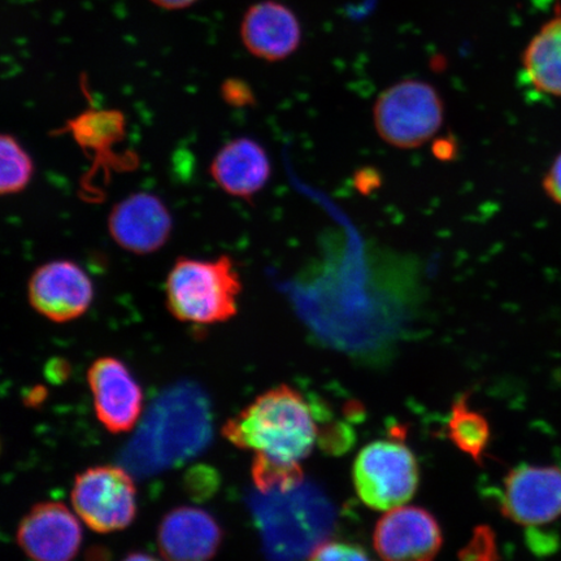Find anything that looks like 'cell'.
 <instances>
[{"label": "cell", "mask_w": 561, "mask_h": 561, "mask_svg": "<svg viewBox=\"0 0 561 561\" xmlns=\"http://www.w3.org/2000/svg\"><path fill=\"white\" fill-rule=\"evenodd\" d=\"M229 444L254 454L251 467L301 469L300 462L319 444L314 404L291 386L263 392L221 427Z\"/></svg>", "instance_id": "1"}, {"label": "cell", "mask_w": 561, "mask_h": 561, "mask_svg": "<svg viewBox=\"0 0 561 561\" xmlns=\"http://www.w3.org/2000/svg\"><path fill=\"white\" fill-rule=\"evenodd\" d=\"M240 272L229 255L213 261L179 257L165 280L168 311L193 325L221 324L238 313Z\"/></svg>", "instance_id": "2"}, {"label": "cell", "mask_w": 561, "mask_h": 561, "mask_svg": "<svg viewBox=\"0 0 561 561\" xmlns=\"http://www.w3.org/2000/svg\"><path fill=\"white\" fill-rule=\"evenodd\" d=\"M277 501L266 504V537L272 556L279 561H299L318 549L332 535L333 504L321 490L307 483L271 493Z\"/></svg>", "instance_id": "3"}, {"label": "cell", "mask_w": 561, "mask_h": 561, "mask_svg": "<svg viewBox=\"0 0 561 561\" xmlns=\"http://www.w3.org/2000/svg\"><path fill=\"white\" fill-rule=\"evenodd\" d=\"M375 126L386 144L412 150L440 130L445 103L430 82L404 80L383 90L374 108Z\"/></svg>", "instance_id": "4"}, {"label": "cell", "mask_w": 561, "mask_h": 561, "mask_svg": "<svg viewBox=\"0 0 561 561\" xmlns=\"http://www.w3.org/2000/svg\"><path fill=\"white\" fill-rule=\"evenodd\" d=\"M420 481L415 455L397 440H376L357 454L354 483L368 507L390 511L415 495Z\"/></svg>", "instance_id": "5"}, {"label": "cell", "mask_w": 561, "mask_h": 561, "mask_svg": "<svg viewBox=\"0 0 561 561\" xmlns=\"http://www.w3.org/2000/svg\"><path fill=\"white\" fill-rule=\"evenodd\" d=\"M70 501L80 520L101 535L128 528L138 511L135 480L117 466L90 467L77 474Z\"/></svg>", "instance_id": "6"}, {"label": "cell", "mask_w": 561, "mask_h": 561, "mask_svg": "<svg viewBox=\"0 0 561 561\" xmlns=\"http://www.w3.org/2000/svg\"><path fill=\"white\" fill-rule=\"evenodd\" d=\"M94 285L82 266L66 259L38 266L27 283L33 310L56 324L80 319L94 300Z\"/></svg>", "instance_id": "7"}, {"label": "cell", "mask_w": 561, "mask_h": 561, "mask_svg": "<svg viewBox=\"0 0 561 561\" xmlns=\"http://www.w3.org/2000/svg\"><path fill=\"white\" fill-rule=\"evenodd\" d=\"M502 514L510 520L537 528L561 516V468L518 466L504 477L497 493Z\"/></svg>", "instance_id": "8"}, {"label": "cell", "mask_w": 561, "mask_h": 561, "mask_svg": "<svg viewBox=\"0 0 561 561\" xmlns=\"http://www.w3.org/2000/svg\"><path fill=\"white\" fill-rule=\"evenodd\" d=\"M88 383L100 423L112 434L128 433L142 415L145 396L126 364L102 356L91 364Z\"/></svg>", "instance_id": "9"}, {"label": "cell", "mask_w": 561, "mask_h": 561, "mask_svg": "<svg viewBox=\"0 0 561 561\" xmlns=\"http://www.w3.org/2000/svg\"><path fill=\"white\" fill-rule=\"evenodd\" d=\"M16 541L33 561H73L82 545L80 517L59 502L35 504L21 518Z\"/></svg>", "instance_id": "10"}, {"label": "cell", "mask_w": 561, "mask_h": 561, "mask_svg": "<svg viewBox=\"0 0 561 561\" xmlns=\"http://www.w3.org/2000/svg\"><path fill=\"white\" fill-rule=\"evenodd\" d=\"M112 240L125 251L149 255L163 249L173 230L170 209L159 196L139 192L126 196L108 215Z\"/></svg>", "instance_id": "11"}, {"label": "cell", "mask_w": 561, "mask_h": 561, "mask_svg": "<svg viewBox=\"0 0 561 561\" xmlns=\"http://www.w3.org/2000/svg\"><path fill=\"white\" fill-rule=\"evenodd\" d=\"M374 543L383 561H433L444 537L431 512L420 507H398L377 523Z\"/></svg>", "instance_id": "12"}, {"label": "cell", "mask_w": 561, "mask_h": 561, "mask_svg": "<svg viewBox=\"0 0 561 561\" xmlns=\"http://www.w3.org/2000/svg\"><path fill=\"white\" fill-rule=\"evenodd\" d=\"M240 35L249 54L268 62L290 58L304 38L296 13L278 0L252 4L242 18Z\"/></svg>", "instance_id": "13"}, {"label": "cell", "mask_w": 561, "mask_h": 561, "mask_svg": "<svg viewBox=\"0 0 561 561\" xmlns=\"http://www.w3.org/2000/svg\"><path fill=\"white\" fill-rule=\"evenodd\" d=\"M222 541L220 524L205 510L174 508L159 524L158 547L167 561H210Z\"/></svg>", "instance_id": "14"}, {"label": "cell", "mask_w": 561, "mask_h": 561, "mask_svg": "<svg viewBox=\"0 0 561 561\" xmlns=\"http://www.w3.org/2000/svg\"><path fill=\"white\" fill-rule=\"evenodd\" d=\"M59 133L72 135L87 156L94 157L93 171L87 174L83 184L98 173L100 167L108 175L110 170L129 171L137 165L135 153L124 157L114 150L126 136V118L122 111L89 108L70 118Z\"/></svg>", "instance_id": "15"}, {"label": "cell", "mask_w": 561, "mask_h": 561, "mask_svg": "<svg viewBox=\"0 0 561 561\" xmlns=\"http://www.w3.org/2000/svg\"><path fill=\"white\" fill-rule=\"evenodd\" d=\"M216 185L234 198L251 199L268 184L272 164L264 147L249 137L231 139L209 165Z\"/></svg>", "instance_id": "16"}, {"label": "cell", "mask_w": 561, "mask_h": 561, "mask_svg": "<svg viewBox=\"0 0 561 561\" xmlns=\"http://www.w3.org/2000/svg\"><path fill=\"white\" fill-rule=\"evenodd\" d=\"M522 61L533 88L561 98V15L542 25L525 47Z\"/></svg>", "instance_id": "17"}, {"label": "cell", "mask_w": 561, "mask_h": 561, "mask_svg": "<svg viewBox=\"0 0 561 561\" xmlns=\"http://www.w3.org/2000/svg\"><path fill=\"white\" fill-rule=\"evenodd\" d=\"M447 436L462 453L481 462L490 440V426L485 416L471 409L467 396L456 399L447 421Z\"/></svg>", "instance_id": "18"}, {"label": "cell", "mask_w": 561, "mask_h": 561, "mask_svg": "<svg viewBox=\"0 0 561 561\" xmlns=\"http://www.w3.org/2000/svg\"><path fill=\"white\" fill-rule=\"evenodd\" d=\"M34 175L33 159L15 136L0 137V192L13 195L24 192Z\"/></svg>", "instance_id": "19"}, {"label": "cell", "mask_w": 561, "mask_h": 561, "mask_svg": "<svg viewBox=\"0 0 561 561\" xmlns=\"http://www.w3.org/2000/svg\"><path fill=\"white\" fill-rule=\"evenodd\" d=\"M497 547L494 531L489 526H479L473 531L465 549L459 552V561H497Z\"/></svg>", "instance_id": "20"}, {"label": "cell", "mask_w": 561, "mask_h": 561, "mask_svg": "<svg viewBox=\"0 0 561 561\" xmlns=\"http://www.w3.org/2000/svg\"><path fill=\"white\" fill-rule=\"evenodd\" d=\"M308 561H371L362 547L345 542H328L316 549Z\"/></svg>", "instance_id": "21"}, {"label": "cell", "mask_w": 561, "mask_h": 561, "mask_svg": "<svg viewBox=\"0 0 561 561\" xmlns=\"http://www.w3.org/2000/svg\"><path fill=\"white\" fill-rule=\"evenodd\" d=\"M220 91L224 102L231 107L244 108L256 103L249 83L242 80L229 79L222 83Z\"/></svg>", "instance_id": "22"}, {"label": "cell", "mask_w": 561, "mask_h": 561, "mask_svg": "<svg viewBox=\"0 0 561 561\" xmlns=\"http://www.w3.org/2000/svg\"><path fill=\"white\" fill-rule=\"evenodd\" d=\"M542 186L547 196L561 207V152L545 174Z\"/></svg>", "instance_id": "23"}, {"label": "cell", "mask_w": 561, "mask_h": 561, "mask_svg": "<svg viewBox=\"0 0 561 561\" xmlns=\"http://www.w3.org/2000/svg\"><path fill=\"white\" fill-rule=\"evenodd\" d=\"M153 5L159 7L161 10L180 11L188 9L199 0H150Z\"/></svg>", "instance_id": "24"}, {"label": "cell", "mask_w": 561, "mask_h": 561, "mask_svg": "<svg viewBox=\"0 0 561 561\" xmlns=\"http://www.w3.org/2000/svg\"><path fill=\"white\" fill-rule=\"evenodd\" d=\"M451 150H455L454 145L448 144V140H444V142H439L436 147V156L438 158H445L448 159L454 156V152Z\"/></svg>", "instance_id": "25"}, {"label": "cell", "mask_w": 561, "mask_h": 561, "mask_svg": "<svg viewBox=\"0 0 561 561\" xmlns=\"http://www.w3.org/2000/svg\"><path fill=\"white\" fill-rule=\"evenodd\" d=\"M122 561H161L156 557L150 556V553L145 552H130L126 556Z\"/></svg>", "instance_id": "26"}]
</instances>
